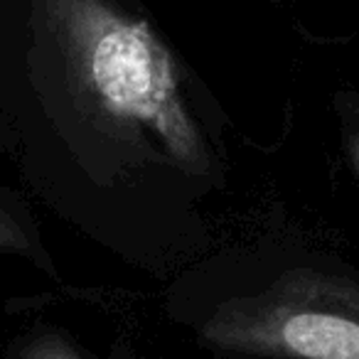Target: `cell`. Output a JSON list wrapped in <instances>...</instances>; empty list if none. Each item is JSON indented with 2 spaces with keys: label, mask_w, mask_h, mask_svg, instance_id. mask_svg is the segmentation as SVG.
<instances>
[{
  "label": "cell",
  "mask_w": 359,
  "mask_h": 359,
  "mask_svg": "<svg viewBox=\"0 0 359 359\" xmlns=\"http://www.w3.org/2000/svg\"><path fill=\"white\" fill-rule=\"evenodd\" d=\"M290 352L308 359H359V325L332 315H293L280 330Z\"/></svg>",
  "instance_id": "6da1fadb"
}]
</instances>
